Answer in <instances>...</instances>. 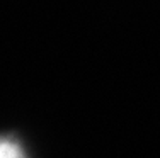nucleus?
I'll return each mask as SVG.
<instances>
[{"instance_id":"1","label":"nucleus","mask_w":160,"mask_h":158,"mask_svg":"<svg viewBox=\"0 0 160 158\" xmlns=\"http://www.w3.org/2000/svg\"><path fill=\"white\" fill-rule=\"evenodd\" d=\"M0 158H28L22 145L16 138H5L0 148Z\"/></svg>"}]
</instances>
